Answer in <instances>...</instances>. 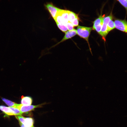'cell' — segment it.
<instances>
[{"instance_id": "cell-19", "label": "cell", "mask_w": 127, "mask_h": 127, "mask_svg": "<svg viewBox=\"0 0 127 127\" xmlns=\"http://www.w3.org/2000/svg\"><path fill=\"white\" fill-rule=\"evenodd\" d=\"M118 0L125 8L127 12V0Z\"/></svg>"}, {"instance_id": "cell-17", "label": "cell", "mask_w": 127, "mask_h": 127, "mask_svg": "<svg viewBox=\"0 0 127 127\" xmlns=\"http://www.w3.org/2000/svg\"><path fill=\"white\" fill-rule=\"evenodd\" d=\"M10 107L13 111L14 115L15 116L21 115L23 113L19 109L17 108L11 107Z\"/></svg>"}, {"instance_id": "cell-23", "label": "cell", "mask_w": 127, "mask_h": 127, "mask_svg": "<svg viewBox=\"0 0 127 127\" xmlns=\"http://www.w3.org/2000/svg\"><path fill=\"white\" fill-rule=\"evenodd\" d=\"M19 124L21 127H26L24 124L22 123L20 121H19Z\"/></svg>"}, {"instance_id": "cell-20", "label": "cell", "mask_w": 127, "mask_h": 127, "mask_svg": "<svg viewBox=\"0 0 127 127\" xmlns=\"http://www.w3.org/2000/svg\"><path fill=\"white\" fill-rule=\"evenodd\" d=\"M15 116L18 120V121L23 124L24 123L25 118L22 116L21 115H16Z\"/></svg>"}, {"instance_id": "cell-11", "label": "cell", "mask_w": 127, "mask_h": 127, "mask_svg": "<svg viewBox=\"0 0 127 127\" xmlns=\"http://www.w3.org/2000/svg\"><path fill=\"white\" fill-rule=\"evenodd\" d=\"M103 17L102 15H101L99 17L96 19L93 22V28L95 29L96 27L99 24L102 22H103Z\"/></svg>"}, {"instance_id": "cell-2", "label": "cell", "mask_w": 127, "mask_h": 127, "mask_svg": "<svg viewBox=\"0 0 127 127\" xmlns=\"http://www.w3.org/2000/svg\"><path fill=\"white\" fill-rule=\"evenodd\" d=\"M113 18L111 13L108 16L103 17V24L101 31L99 33L103 37V39L105 41L106 37L108 33L107 28V25L108 23Z\"/></svg>"}, {"instance_id": "cell-22", "label": "cell", "mask_w": 127, "mask_h": 127, "mask_svg": "<svg viewBox=\"0 0 127 127\" xmlns=\"http://www.w3.org/2000/svg\"><path fill=\"white\" fill-rule=\"evenodd\" d=\"M103 22H102L99 24L97 26L95 29L99 33H100L103 25Z\"/></svg>"}, {"instance_id": "cell-24", "label": "cell", "mask_w": 127, "mask_h": 127, "mask_svg": "<svg viewBox=\"0 0 127 127\" xmlns=\"http://www.w3.org/2000/svg\"></svg>"}, {"instance_id": "cell-16", "label": "cell", "mask_w": 127, "mask_h": 127, "mask_svg": "<svg viewBox=\"0 0 127 127\" xmlns=\"http://www.w3.org/2000/svg\"><path fill=\"white\" fill-rule=\"evenodd\" d=\"M115 28L114 22L111 20L110 21L107 25V28L108 32L113 29Z\"/></svg>"}, {"instance_id": "cell-3", "label": "cell", "mask_w": 127, "mask_h": 127, "mask_svg": "<svg viewBox=\"0 0 127 127\" xmlns=\"http://www.w3.org/2000/svg\"><path fill=\"white\" fill-rule=\"evenodd\" d=\"M44 104L43 103L36 105H27L16 103L13 107L18 108L23 113L34 110L36 108L41 107Z\"/></svg>"}, {"instance_id": "cell-4", "label": "cell", "mask_w": 127, "mask_h": 127, "mask_svg": "<svg viewBox=\"0 0 127 127\" xmlns=\"http://www.w3.org/2000/svg\"><path fill=\"white\" fill-rule=\"evenodd\" d=\"M115 28L121 31L127 32V21L117 19L114 21Z\"/></svg>"}, {"instance_id": "cell-18", "label": "cell", "mask_w": 127, "mask_h": 127, "mask_svg": "<svg viewBox=\"0 0 127 127\" xmlns=\"http://www.w3.org/2000/svg\"><path fill=\"white\" fill-rule=\"evenodd\" d=\"M65 24L66 26L67 30L69 31L72 30H73L74 26L72 24L69 22Z\"/></svg>"}, {"instance_id": "cell-1", "label": "cell", "mask_w": 127, "mask_h": 127, "mask_svg": "<svg viewBox=\"0 0 127 127\" xmlns=\"http://www.w3.org/2000/svg\"><path fill=\"white\" fill-rule=\"evenodd\" d=\"M91 27L79 25L76 30L77 34L80 37L85 39L88 43V38L91 31Z\"/></svg>"}, {"instance_id": "cell-6", "label": "cell", "mask_w": 127, "mask_h": 127, "mask_svg": "<svg viewBox=\"0 0 127 127\" xmlns=\"http://www.w3.org/2000/svg\"><path fill=\"white\" fill-rule=\"evenodd\" d=\"M77 34L76 30L74 29L72 30L67 31L65 32V35L62 40L54 46H52V47L55 46L60 43L62 42L67 40L71 38Z\"/></svg>"}, {"instance_id": "cell-10", "label": "cell", "mask_w": 127, "mask_h": 127, "mask_svg": "<svg viewBox=\"0 0 127 127\" xmlns=\"http://www.w3.org/2000/svg\"><path fill=\"white\" fill-rule=\"evenodd\" d=\"M34 121L33 118L31 117L25 118L24 123L26 127H34Z\"/></svg>"}, {"instance_id": "cell-12", "label": "cell", "mask_w": 127, "mask_h": 127, "mask_svg": "<svg viewBox=\"0 0 127 127\" xmlns=\"http://www.w3.org/2000/svg\"><path fill=\"white\" fill-rule=\"evenodd\" d=\"M69 15V22L72 23L75 18L78 16L77 15L71 11L68 10Z\"/></svg>"}, {"instance_id": "cell-14", "label": "cell", "mask_w": 127, "mask_h": 127, "mask_svg": "<svg viewBox=\"0 0 127 127\" xmlns=\"http://www.w3.org/2000/svg\"><path fill=\"white\" fill-rule=\"evenodd\" d=\"M1 99L9 107H14L16 103L4 98H2Z\"/></svg>"}, {"instance_id": "cell-7", "label": "cell", "mask_w": 127, "mask_h": 127, "mask_svg": "<svg viewBox=\"0 0 127 127\" xmlns=\"http://www.w3.org/2000/svg\"><path fill=\"white\" fill-rule=\"evenodd\" d=\"M32 98L29 96H24L22 95L21 96V104L27 105H31L32 103Z\"/></svg>"}, {"instance_id": "cell-5", "label": "cell", "mask_w": 127, "mask_h": 127, "mask_svg": "<svg viewBox=\"0 0 127 127\" xmlns=\"http://www.w3.org/2000/svg\"><path fill=\"white\" fill-rule=\"evenodd\" d=\"M45 6L54 20L57 13L60 9L55 6L52 3H47L45 5Z\"/></svg>"}, {"instance_id": "cell-8", "label": "cell", "mask_w": 127, "mask_h": 127, "mask_svg": "<svg viewBox=\"0 0 127 127\" xmlns=\"http://www.w3.org/2000/svg\"><path fill=\"white\" fill-rule=\"evenodd\" d=\"M60 12L62 20L65 24L69 21V17L68 10L60 9Z\"/></svg>"}, {"instance_id": "cell-15", "label": "cell", "mask_w": 127, "mask_h": 127, "mask_svg": "<svg viewBox=\"0 0 127 127\" xmlns=\"http://www.w3.org/2000/svg\"><path fill=\"white\" fill-rule=\"evenodd\" d=\"M56 23L58 27L62 32L65 33L67 31V29L65 24H59L57 22Z\"/></svg>"}, {"instance_id": "cell-13", "label": "cell", "mask_w": 127, "mask_h": 127, "mask_svg": "<svg viewBox=\"0 0 127 127\" xmlns=\"http://www.w3.org/2000/svg\"><path fill=\"white\" fill-rule=\"evenodd\" d=\"M60 11L57 13L54 20L56 22H57L59 24H64L65 23L62 20L61 15L60 13Z\"/></svg>"}, {"instance_id": "cell-9", "label": "cell", "mask_w": 127, "mask_h": 127, "mask_svg": "<svg viewBox=\"0 0 127 127\" xmlns=\"http://www.w3.org/2000/svg\"><path fill=\"white\" fill-rule=\"evenodd\" d=\"M0 110L7 115H14L13 111L10 107L0 105Z\"/></svg>"}, {"instance_id": "cell-21", "label": "cell", "mask_w": 127, "mask_h": 127, "mask_svg": "<svg viewBox=\"0 0 127 127\" xmlns=\"http://www.w3.org/2000/svg\"><path fill=\"white\" fill-rule=\"evenodd\" d=\"M79 23V18L77 16L74 20L72 24L74 26H78Z\"/></svg>"}, {"instance_id": "cell-25", "label": "cell", "mask_w": 127, "mask_h": 127, "mask_svg": "<svg viewBox=\"0 0 127 127\" xmlns=\"http://www.w3.org/2000/svg\"></svg>"}]
</instances>
